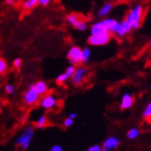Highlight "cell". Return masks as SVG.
I'll return each instance as SVG.
<instances>
[{
    "label": "cell",
    "mask_w": 151,
    "mask_h": 151,
    "mask_svg": "<svg viewBox=\"0 0 151 151\" xmlns=\"http://www.w3.org/2000/svg\"><path fill=\"white\" fill-rule=\"evenodd\" d=\"M143 15H144V7L141 5H137L128 12L124 20L132 28V29H138L141 26Z\"/></svg>",
    "instance_id": "cell-1"
},
{
    "label": "cell",
    "mask_w": 151,
    "mask_h": 151,
    "mask_svg": "<svg viewBox=\"0 0 151 151\" xmlns=\"http://www.w3.org/2000/svg\"><path fill=\"white\" fill-rule=\"evenodd\" d=\"M34 135V130L32 126H27L24 128V130L22 131V133L19 135V137L16 140V145L20 147L21 150H26L29 144H31V141Z\"/></svg>",
    "instance_id": "cell-2"
},
{
    "label": "cell",
    "mask_w": 151,
    "mask_h": 151,
    "mask_svg": "<svg viewBox=\"0 0 151 151\" xmlns=\"http://www.w3.org/2000/svg\"><path fill=\"white\" fill-rule=\"evenodd\" d=\"M66 22L79 32H85L88 29L87 20L78 13H70L67 15Z\"/></svg>",
    "instance_id": "cell-3"
},
{
    "label": "cell",
    "mask_w": 151,
    "mask_h": 151,
    "mask_svg": "<svg viewBox=\"0 0 151 151\" xmlns=\"http://www.w3.org/2000/svg\"><path fill=\"white\" fill-rule=\"evenodd\" d=\"M109 32H103L100 34H95V35H90L88 39V44L92 45V46H102V45L107 44L111 40V35Z\"/></svg>",
    "instance_id": "cell-4"
},
{
    "label": "cell",
    "mask_w": 151,
    "mask_h": 151,
    "mask_svg": "<svg viewBox=\"0 0 151 151\" xmlns=\"http://www.w3.org/2000/svg\"><path fill=\"white\" fill-rule=\"evenodd\" d=\"M67 60L75 66L82 64V49L78 46H72L67 52Z\"/></svg>",
    "instance_id": "cell-5"
},
{
    "label": "cell",
    "mask_w": 151,
    "mask_h": 151,
    "mask_svg": "<svg viewBox=\"0 0 151 151\" xmlns=\"http://www.w3.org/2000/svg\"><path fill=\"white\" fill-rule=\"evenodd\" d=\"M88 75V69L87 67L84 65H78L76 66V70L72 76V78H70L72 81V84L74 86H79L84 82L86 77Z\"/></svg>",
    "instance_id": "cell-6"
},
{
    "label": "cell",
    "mask_w": 151,
    "mask_h": 151,
    "mask_svg": "<svg viewBox=\"0 0 151 151\" xmlns=\"http://www.w3.org/2000/svg\"><path fill=\"white\" fill-rule=\"evenodd\" d=\"M40 95L36 92V90L33 88V83L29 86V88L25 91L23 95L24 102L28 105H34L40 101Z\"/></svg>",
    "instance_id": "cell-7"
},
{
    "label": "cell",
    "mask_w": 151,
    "mask_h": 151,
    "mask_svg": "<svg viewBox=\"0 0 151 151\" xmlns=\"http://www.w3.org/2000/svg\"><path fill=\"white\" fill-rule=\"evenodd\" d=\"M57 98L52 94H45L40 101V106L45 110H51L57 105Z\"/></svg>",
    "instance_id": "cell-8"
},
{
    "label": "cell",
    "mask_w": 151,
    "mask_h": 151,
    "mask_svg": "<svg viewBox=\"0 0 151 151\" xmlns=\"http://www.w3.org/2000/svg\"><path fill=\"white\" fill-rule=\"evenodd\" d=\"M76 70V66L73 65H70L67 68L65 69V71L62 74H60L57 76V78L55 79V82H56V84L57 85H61V84H64V83L66 81V80H68L72 78V76L74 74Z\"/></svg>",
    "instance_id": "cell-9"
},
{
    "label": "cell",
    "mask_w": 151,
    "mask_h": 151,
    "mask_svg": "<svg viewBox=\"0 0 151 151\" xmlns=\"http://www.w3.org/2000/svg\"><path fill=\"white\" fill-rule=\"evenodd\" d=\"M107 29L105 28L103 23L101 21L95 22L91 26H90V35H95V34H100L103 32H107ZM111 33V32H110Z\"/></svg>",
    "instance_id": "cell-10"
},
{
    "label": "cell",
    "mask_w": 151,
    "mask_h": 151,
    "mask_svg": "<svg viewBox=\"0 0 151 151\" xmlns=\"http://www.w3.org/2000/svg\"><path fill=\"white\" fill-rule=\"evenodd\" d=\"M33 88L36 90V92L40 96H43L48 93V86L46 84V82H44L42 80L33 83Z\"/></svg>",
    "instance_id": "cell-11"
},
{
    "label": "cell",
    "mask_w": 151,
    "mask_h": 151,
    "mask_svg": "<svg viewBox=\"0 0 151 151\" xmlns=\"http://www.w3.org/2000/svg\"><path fill=\"white\" fill-rule=\"evenodd\" d=\"M134 100L133 96L129 93H125L122 98V101H121V109L126 110L128 108L132 107L134 104Z\"/></svg>",
    "instance_id": "cell-12"
},
{
    "label": "cell",
    "mask_w": 151,
    "mask_h": 151,
    "mask_svg": "<svg viewBox=\"0 0 151 151\" xmlns=\"http://www.w3.org/2000/svg\"><path fill=\"white\" fill-rule=\"evenodd\" d=\"M101 22L103 23V25L105 26V28L107 29V31L111 33H113L115 31V28L117 26V24L119 23V21L117 19H111V18H107L101 20Z\"/></svg>",
    "instance_id": "cell-13"
},
{
    "label": "cell",
    "mask_w": 151,
    "mask_h": 151,
    "mask_svg": "<svg viewBox=\"0 0 151 151\" xmlns=\"http://www.w3.org/2000/svg\"><path fill=\"white\" fill-rule=\"evenodd\" d=\"M119 140L115 137H110L104 142L102 151H111L118 147Z\"/></svg>",
    "instance_id": "cell-14"
},
{
    "label": "cell",
    "mask_w": 151,
    "mask_h": 151,
    "mask_svg": "<svg viewBox=\"0 0 151 151\" xmlns=\"http://www.w3.org/2000/svg\"><path fill=\"white\" fill-rule=\"evenodd\" d=\"M39 5V0H22L21 6L24 11H29Z\"/></svg>",
    "instance_id": "cell-15"
},
{
    "label": "cell",
    "mask_w": 151,
    "mask_h": 151,
    "mask_svg": "<svg viewBox=\"0 0 151 151\" xmlns=\"http://www.w3.org/2000/svg\"><path fill=\"white\" fill-rule=\"evenodd\" d=\"M112 7H113V5L112 3L111 2H108V3H105L101 9L100 10L98 11V16H99L100 18H104V17H106L107 15H109L112 9Z\"/></svg>",
    "instance_id": "cell-16"
},
{
    "label": "cell",
    "mask_w": 151,
    "mask_h": 151,
    "mask_svg": "<svg viewBox=\"0 0 151 151\" xmlns=\"http://www.w3.org/2000/svg\"><path fill=\"white\" fill-rule=\"evenodd\" d=\"M91 56V50L88 47H85L82 49V64H86L89 61Z\"/></svg>",
    "instance_id": "cell-17"
},
{
    "label": "cell",
    "mask_w": 151,
    "mask_h": 151,
    "mask_svg": "<svg viewBox=\"0 0 151 151\" xmlns=\"http://www.w3.org/2000/svg\"><path fill=\"white\" fill-rule=\"evenodd\" d=\"M113 33H114L119 38H123V37H124L126 35V32H125L124 29V27L122 25V22L119 21V23L117 24V26L115 28V31H114V32H113Z\"/></svg>",
    "instance_id": "cell-18"
},
{
    "label": "cell",
    "mask_w": 151,
    "mask_h": 151,
    "mask_svg": "<svg viewBox=\"0 0 151 151\" xmlns=\"http://www.w3.org/2000/svg\"><path fill=\"white\" fill-rule=\"evenodd\" d=\"M48 124V119L46 115H42L37 121V127L38 128H43L47 125Z\"/></svg>",
    "instance_id": "cell-19"
},
{
    "label": "cell",
    "mask_w": 151,
    "mask_h": 151,
    "mask_svg": "<svg viewBox=\"0 0 151 151\" xmlns=\"http://www.w3.org/2000/svg\"><path fill=\"white\" fill-rule=\"evenodd\" d=\"M5 91L7 94L13 95L15 93V91H16V88H15V86L13 84H11V83H7V84L5 86Z\"/></svg>",
    "instance_id": "cell-20"
},
{
    "label": "cell",
    "mask_w": 151,
    "mask_h": 151,
    "mask_svg": "<svg viewBox=\"0 0 151 151\" xmlns=\"http://www.w3.org/2000/svg\"><path fill=\"white\" fill-rule=\"evenodd\" d=\"M7 69V64L4 58L0 57V75H3L6 73Z\"/></svg>",
    "instance_id": "cell-21"
},
{
    "label": "cell",
    "mask_w": 151,
    "mask_h": 151,
    "mask_svg": "<svg viewBox=\"0 0 151 151\" xmlns=\"http://www.w3.org/2000/svg\"><path fill=\"white\" fill-rule=\"evenodd\" d=\"M144 118H146L148 121H151V102L147 104V106L144 111Z\"/></svg>",
    "instance_id": "cell-22"
},
{
    "label": "cell",
    "mask_w": 151,
    "mask_h": 151,
    "mask_svg": "<svg viewBox=\"0 0 151 151\" xmlns=\"http://www.w3.org/2000/svg\"><path fill=\"white\" fill-rule=\"evenodd\" d=\"M138 134H139V131L137 129H135V128H133V129H131L129 132H128L127 137H129L130 139H134L135 137H137Z\"/></svg>",
    "instance_id": "cell-23"
},
{
    "label": "cell",
    "mask_w": 151,
    "mask_h": 151,
    "mask_svg": "<svg viewBox=\"0 0 151 151\" xmlns=\"http://www.w3.org/2000/svg\"><path fill=\"white\" fill-rule=\"evenodd\" d=\"M22 65V60L20 58H15L13 61V66L15 68H19V67Z\"/></svg>",
    "instance_id": "cell-24"
},
{
    "label": "cell",
    "mask_w": 151,
    "mask_h": 151,
    "mask_svg": "<svg viewBox=\"0 0 151 151\" xmlns=\"http://www.w3.org/2000/svg\"><path fill=\"white\" fill-rule=\"evenodd\" d=\"M73 124H74V120L71 119V118H69V117H67V118L64 121V126L66 127V128H68V127L72 126Z\"/></svg>",
    "instance_id": "cell-25"
},
{
    "label": "cell",
    "mask_w": 151,
    "mask_h": 151,
    "mask_svg": "<svg viewBox=\"0 0 151 151\" xmlns=\"http://www.w3.org/2000/svg\"><path fill=\"white\" fill-rule=\"evenodd\" d=\"M88 151H102V148H101L100 146L96 145V146H92V147H90L88 149Z\"/></svg>",
    "instance_id": "cell-26"
},
{
    "label": "cell",
    "mask_w": 151,
    "mask_h": 151,
    "mask_svg": "<svg viewBox=\"0 0 151 151\" xmlns=\"http://www.w3.org/2000/svg\"><path fill=\"white\" fill-rule=\"evenodd\" d=\"M52 0H39V5L42 6H46L51 3Z\"/></svg>",
    "instance_id": "cell-27"
},
{
    "label": "cell",
    "mask_w": 151,
    "mask_h": 151,
    "mask_svg": "<svg viewBox=\"0 0 151 151\" xmlns=\"http://www.w3.org/2000/svg\"><path fill=\"white\" fill-rule=\"evenodd\" d=\"M51 151H63V148L61 146L59 145H55L51 148Z\"/></svg>",
    "instance_id": "cell-28"
},
{
    "label": "cell",
    "mask_w": 151,
    "mask_h": 151,
    "mask_svg": "<svg viewBox=\"0 0 151 151\" xmlns=\"http://www.w3.org/2000/svg\"><path fill=\"white\" fill-rule=\"evenodd\" d=\"M16 0H6V4L9 5V6H13L16 4Z\"/></svg>",
    "instance_id": "cell-29"
},
{
    "label": "cell",
    "mask_w": 151,
    "mask_h": 151,
    "mask_svg": "<svg viewBox=\"0 0 151 151\" xmlns=\"http://www.w3.org/2000/svg\"><path fill=\"white\" fill-rule=\"evenodd\" d=\"M68 117L74 120V119H76V118H77V113H76V112H71V113H69Z\"/></svg>",
    "instance_id": "cell-30"
},
{
    "label": "cell",
    "mask_w": 151,
    "mask_h": 151,
    "mask_svg": "<svg viewBox=\"0 0 151 151\" xmlns=\"http://www.w3.org/2000/svg\"><path fill=\"white\" fill-rule=\"evenodd\" d=\"M148 46H149V48L151 49V39H150V41H149V43H148Z\"/></svg>",
    "instance_id": "cell-31"
},
{
    "label": "cell",
    "mask_w": 151,
    "mask_h": 151,
    "mask_svg": "<svg viewBox=\"0 0 151 151\" xmlns=\"http://www.w3.org/2000/svg\"><path fill=\"white\" fill-rule=\"evenodd\" d=\"M0 111H1V106H0Z\"/></svg>",
    "instance_id": "cell-32"
}]
</instances>
